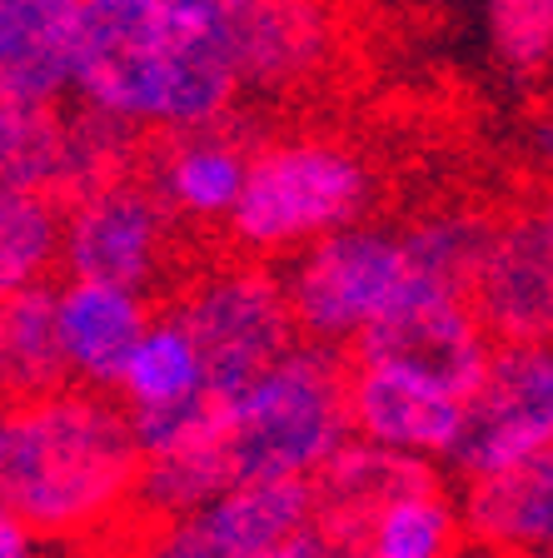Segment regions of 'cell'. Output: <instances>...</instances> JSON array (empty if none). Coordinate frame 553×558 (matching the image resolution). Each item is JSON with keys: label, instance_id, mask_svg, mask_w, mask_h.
Instances as JSON below:
<instances>
[{"label": "cell", "instance_id": "8fae6325", "mask_svg": "<svg viewBox=\"0 0 553 558\" xmlns=\"http://www.w3.org/2000/svg\"><path fill=\"white\" fill-rule=\"evenodd\" d=\"M469 310L494 344H553V240L533 209L494 220L469 279Z\"/></svg>", "mask_w": 553, "mask_h": 558}, {"label": "cell", "instance_id": "7402d4cb", "mask_svg": "<svg viewBox=\"0 0 553 558\" xmlns=\"http://www.w3.org/2000/svg\"><path fill=\"white\" fill-rule=\"evenodd\" d=\"M60 225H65L60 195L0 185V300L50 279V269L60 265Z\"/></svg>", "mask_w": 553, "mask_h": 558}, {"label": "cell", "instance_id": "ba28073f", "mask_svg": "<svg viewBox=\"0 0 553 558\" xmlns=\"http://www.w3.org/2000/svg\"><path fill=\"white\" fill-rule=\"evenodd\" d=\"M553 444V344H494L484 374L464 395L449 474L484 478Z\"/></svg>", "mask_w": 553, "mask_h": 558}, {"label": "cell", "instance_id": "5b68a950", "mask_svg": "<svg viewBox=\"0 0 553 558\" xmlns=\"http://www.w3.org/2000/svg\"><path fill=\"white\" fill-rule=\"evenodd\" d=\"M279 279H285L300 339L349 349L409 294L414 265L404 250V230L359 220L294 250Z\"/></svg>", "mask_w": 553, "mask_h": 558}, {"label": "cell", "instance_id": "ac0fdd59", "mask_svg": "<svg viewBox=\"0 0 553 558\" xmlns=\"http://www.w3.org/2000/svg\"><path fill=\"white\" fill-rule=\"evenodd\" d=\"M81 11L85 0H0V100H65Z\"/></svg>", "mask_w": 553, "mask_h": 558}, {"label": "cell", "instance_id": "cb8c5ba5", "mask_svg": "<svg viewBox=\"0 0 553 558\" xmlns=\"http://www.w3.org/2000/svg\"><path fill=\"white\" fill-rule=\"evenodd\" d=\"M65 180V110L0 100V185L60 195Z\"/></svg>", "mask_w": 553, "mask_h": 558}, {"label": "cell", "instance_id": "d6986e66", "mask_svg": "<svg viewBox=\"0 0 553 558\" xmlns=\"http://www.w3.org/2000/svg\"><path fill=\"white\" fill-rule=\"evenodd\" d=\"M70 384V364L56 325V284L40 279L31 290L0 300V404L35 399Z\"/></svg>", "mask_w": 553, "mask_h": 558}, {"label": "cell", "instance_id": "4dcf8cb0", "mask_svg": "<svg viewBox=\"0 0 553 558\" xmlns=\"http://www.w3.org/2000/svg\"><path fill=\"white\" fill-rule=\"evenodd\" d=\"M404 5H444V0H404Z\"/></svg>", "mask_w": 553, "mask_h": 558}, {"label": "cell", "instance_id": "4fadbf2b", "mask_svg": "<svg viewBox=\"0 0 553 558\" xmlns=\"http://www.w3.org/2000/svg\"><path fill=\"white\" fill-rule=\"evenodd\" d=\"M444 484V469L419 453H399L384 444H369L349 434L345 449L310 478L314 488V529H320L339 554L354 558L359 538L394 499L414 494V488Z\"/></svg>", "mask_w": 553, "mask_h": 558}, {"label": "cell", "instance_id": "277c9868", "mask_svg": "<svg viewBox=\"0 0 553 558\" xmlns=\"http://www.w3.org/2000/svg\"><path fill=\"white\" fill-rule=\"evenodd\" d=\"M380 199L374 165L329 135H289L260 145L225 234L250 259H279L320 234L369 220Z\"/></svg>", "mask_w": 553, "mask_h": 558}, {"label": "cell", "instance_id": "603a6c76", "mask_svg": "<svg viewBox=\"0 0 553 558\" xmlns=\"http://www.w3.org/2000/svg\"><path fill=\"white\" fill-rule=\"evenodd\" d=\"M489 234H494V215H484V209H429L414 225H404V250H409V265H414V284L454 290L469 300V279Z\"/></svg>", "mask_w": 553, "mask_h": 558}, {"label": "cell", "instance_id": "ffe728a7", "mask_svg": "<svg viewBox=\"0 0 553 558\" xmlns=\"http://www.w3.org/2000/svg\"><path fill=\"white\" fill-rule=\"evenodd\" d=\"M205 389H209L205 354H200L190 325L175 310H160L145 325V335H140L116 395L125 399V409H165V404H180V399L205 395Z\"/></svg>", "mask_w": 553, "mask_h": 558}, {"label": "cell", "instance_id": "f546056e", "mask_svg": "<svg viewBox=\"0 0 553 558\" xmlns=\"http://www.w3.org/2000/svg\"><path fill=\"white\" fill-rule=\"evenodd\" d=\"M533 215H539V225H543V230H549V240H553V185L549 190H543V195L539 199H533Z\"/></svg>", "mask_w": 553, "mask_h": 558}, {"label": "cell", "instance_id": "5bb4252c", "mask_svg": "<svg viewBox=\"0 0 553 558\" xmlns=\"http://www.w3.org/2000/svg\"><path fill=\"white\" fill-rule=\"evenodd\" d=\"M459 418L464 399L449 389L389 369V364L349 360V429H354V439L444 464V453L459 439Z\"/></svg>", "mask_w": 553, "mask_h": 558}, {"label": "cell", "instance_id": "8992f818", "mask_svg": "<svg viewBox=\"0 0 553 558\" xmlns=\"http://www.w3.org/2000/svg\"><path fill=\"white\" fill-rule=\"evenodd\" d=\"M170 310L190 325L200 354H205L209 389L225 399H235L279 354L300 344L285 279L265 259H240V265H219L184 279V290L170 300Z\"/></svg>", "mask_w": 553, "mask_h": 558}, {"label": "cell", "instance_id": "484cf974", "mask_svg": "<svg viewBox=\"0 0 553 558\" xmlns=\"http://www.w3.org/2000/svg\"><path fill=\"white\" fill-rule=\"evenodd\" d=\"M40 544H46V538L0 499V558H40Z\"/></svg>", "mask_w": 553, "mask_h": 558}, {"label": "cell", "instance_id": "7a4b0ae2", "mask_svg": "<svg viewBox=\"0 0 553 558\" xmlns=\"http://www.w3.org/2000/svg\"><path fill=\"white\" fill-rule=\"evenodd\" d=\"M135 418L110 389L65 384L0 404V499L50 544L91 538L135 513Z\"/></svg>", "mask_w": 553, "mask_h": 558}, {"label": "cell", "instance_id": "9c48e42d", "mask_svg": "<svg viewBox=\"0 0 553 558\" xmlns=\"http://www.w3.org/2000/svg\"><path fill=\"white\" fill-rule=\"evenodd\" d=\"M489 354H494V339L469 310V300L434 284H409V294L349 344L354 364H389L459 399L479 384Z\"/></svg>", "mask_w": 553, "mask_h": 558}, {"label": "cell", "instance_id": "30bf717a", "mask_svg": "<svg viewBox=\"0 0 553 558\" xmlns=\"http://www.w3.org/2000/svg\"><path fill=\"white\" fill-rule=\"evenodd\" d=\"M310 523V478H250L200 509L160 519L135 558H265Z\"/></svg>", "mask_w": 553, "mask_h": 558}, {"label": "cell", "instance_id": "52a82bcc", "mask_svg": "<svg viewBox=\"0 0 553 558\" xmlns=\"http://www.w3.org/2000/svg\"><path fill=\"white\" fill-rule=\"evenodd\" d=\"M175 209L151 185V174H120L65 199L60 269L81 279H110L125 290H160L180 255Z\"/></svg>", "mask_w": 553, "mask_h": 558}, {"label": "cell", "instance_id": "83f0119b", "mask_svg": "<svg viewBox=\"0 0 553 558\" xmlns=\"http://www.w3.org/2000/svg\"><path fill=\"white\" fill-rule=\"evenodd\" d=\"M529 150H533V160H539L543 170L553 174V105L533 116V125H529Z\"/></svg>", "mask_w": 553, "mask_h": 558}, {"label": "cell", "instance_id": "d4e9b609", "mask_svg": "<svg viewBox=\"0 0 553 558\" xmlns=\"http://www.w3.org/2000/svg\"><path fill=\"white\" fill-rule=\"evenodd\" d=\"M479 15L504 75L539 81L553 70V0H479Z\"/></svg>", "mask_w": 553, "mask_h": 558}, {"label": "cell", "instance_id": "2e32d148", "mask_svg": "<svg viewBox=\"0 0 553 558\" xmlns=\"http://www.w3.org/2000/svg\"><path fill=\"white\" fill-rule=\"evenodd\" d=\"M464 529L484 554L494 558H529L553 548V444L469 478L459 494Z\"/></svg>", "mask_w": 553, "mask_h": 558}, {"label": "cell", "instance_id": "9a60e30c", "mask_svg": "<svg viewBox=\"0 0 553 558\" xmlns=\"http://www.w3.org/2000/svg\"><path fill=\"white\" fill-rule=\"evenodd\" d=\"M151 294L110 284V279H81L65 275L56 284V325L60 349L70 364V384L85 389H120L130 354L151 325Z\"/></svg>", "mask_w": 553, "mask_h": 558}, {"label": "cell", "instance_id": "e0dca14e", "mask_svg": "<svg viewBox=\"0 0 553 558\" xmlns=\"http://www.w3.org/2000/svg\"><path fill=\"white\" fill-rule=\"evenodd\" d=\"M160 140L165 145L151 155V185L175 209V220L190 225V230L230 220V209L244 195V180H250V145L235 140V130H225V120Z\"/></svg>", "mask_w": 553, "mask_h": 558}, {"label": "cell", "instance_id": "d6a6232c", "mask_svg": "<svg viewBox=\"0 0 553 558\" xmlns=\"http://www.w3.org/2000/svg\"><path fill=\"white\" fill-rule=\"evenodd\" d=\"M345 558H349V554H345Z\"/></svg>", "mask_w": 553, "mask_h": 558}, {"label": "cell", "instance_id": "44dd1931", "mask_svg": "<svg viewBox=\"0 0 553 558\" xmlns=\"http://www.w3.org/2000/svg\"><path fill=\"white\" fill-rule=\"evenodd\" d=\"M464 544V504L449 494V484H434L394 499L364 529L354 558H459Z\"/></svg>", "mask_w": 553, "mask_h": 558}, {"label": "cell", "instance_id": "1f68e13d", "mask_svg": "<svg viewBox=\"0 0 553 558\" xmlns=\"http://www.w3.org/2000/svg\"><path fill=\"white\" fill-rule=\"evenodd\" d=\"M529 558H553V548H543V554H529Z\"/></svg>", "mask_w": 553, "mask_h": 558}, {"label": "cell", "instance_id": "f1b7e54d", "mask_svg": "<svg viewBox=\"0 0 553 558\" xmlns=\"http://www.w3.org/2000/svg\"><path fill=\"white\" fill-rule=\"evenodd\" d=\"M180 5H195V11L215 15V21H240L250 5H260V0H180Z\"/></svg>", "mask_w": 553, "mask_h": 558}, {"label": "cell", "instance_id": "6da1fadb", "mask_svg": "<svg viewBox=\"0 0 553 558\" xmlns=\"http://www.w3.org/2000/svg\"><path fill=\"white\" fill-rule=\"evenodd\" d=\"M70 90L140 135H180L230 120L244 75L230 21L180 0H85Z\"/></svg>", "mask_w": 553, "mask_h": 558}, {"label": "cell", "instance_id": "3957f363", "mask_svg": "<svg viewBox=\"0 0 553 558\" xmlns=\"http://www.w3.org/2000/svg\"><path fill=\"white\" fill-rule=\"evenodd\" d=\"M349 349L300 339L230 399V459L250 478H314L349 439Z\"/></svg>", "mask_w": 553, "mask_h": 558}, {"label": "cell", "instance_id": "7c38bea8", "mask_svg": "<svg viewBox=\"0 0 553 558\" xmlns=\"http://www.w3.org/2000/svg\"><path fill=\"white\" fill-rule=\"evenodd\" d=\"M230 40L244 90H304L339 56V11L335 0H260L230 21Z\"/></svg>", "mask_w": 553, "mask_h": 558}, {"label": "cell", "instance_id": "4316f807", "mask_svg": "<svg viewBox=\"0 0 553 558\" xmlns=\"http://www.w3.org/2000/svg\"><path fill=\"white\" fill-rule=\"evenodd\" d=\"M265 558H345V554H339V548L310 523V529H300L294 538H285V544H279L275 554H265Z\"/></svg>", "mask_w": 553, "mask_h": 558}]
</instances>
